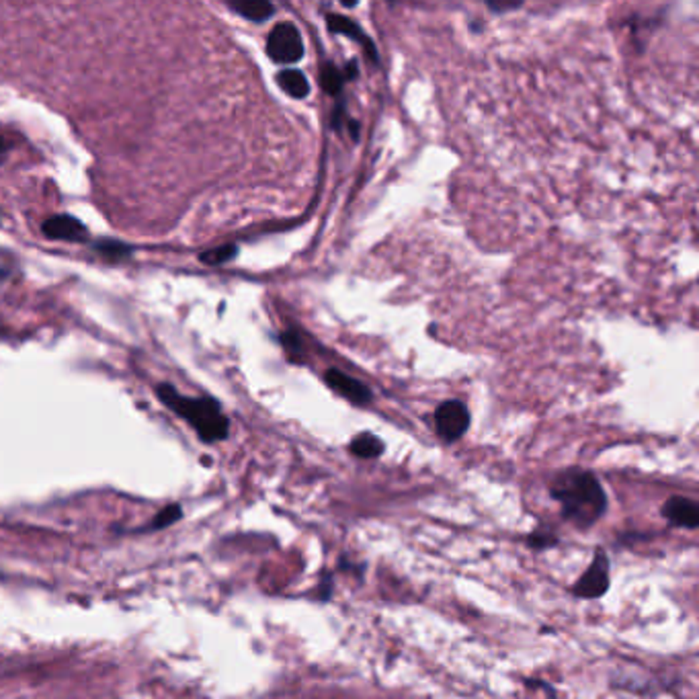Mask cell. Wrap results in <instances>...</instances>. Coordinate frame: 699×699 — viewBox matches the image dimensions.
I'll use <instances>...</instances> for the list:
<instances>
[{
  "mask_svg": "<svg viewBox=\"0 0 699 699\" xmlns=\"http://www.w3.org/2000/svg\"><path fill=\"white\" fill-rule=\"evenodd\" d=\"M550 495L560 503L562 517L578 529H589L608 511V495L595 474L568 468L554 476Z\"/></svg>",
  "mask_w": 699,
  "mask_h": 699,
  "instance_id": "obj_1",
  "label": "cell"
},
{
  "mask_svg": "<svg viewBox=\"0 0 699 699\" xmlns=\"http://www.w3.org/2000/svg\"><path fill=\"white\" fill-rule=\"evenodd\" d=\"M156 394L158 401L164 406H169L175 415L185 418V421L195 429L197 437L202 439L203 443H218L228 437L230 423L214 398L183 396L169 384L158 385Z\"/></svg>",
  "mask_w": 699,
  "mask_h": 699,
  "instance_id": "obj_2",
  "label": "cell"
},
{
  "mask_svg": "<svg viewBox=\"0 0 699 699\" xmlns=\"http://www.w3.org/2000/svg\"><path fill=\"white\" fill-rule=\"evenodd\" d=\"M267 54L273 62L291 66L302 60L304 42L294 23H277L267 37Z\"/></svg>",
  "mask_w": 699,
  "mask_h": 699,
  "instance_id": "obj_3",
  "label": "cell"
},
{
  "mask_svg": "<svg viewBox=\"0 0 699 699\" xmlns=\"http://www.w3.org/2000/svg\"><path fill=\"white\" fill-rule=\"evenodd\" d=\"M608 591H609V558L605 554V550L599 548L589 568L583 572V576L578 578L575 587H572V592L581 599H599Z\"/></svg>",
  "mask_w": 699,
  "mask_h": 699,
  "instance_id": "obj_4",
  "label": "cell"
},
{
  "mask_svg": "<svg viewBox=\"0 0 699 699\" xmlns=\"http://www.w3.org/2000/svg\"><path fill=\"white\" fill-rule=\"evenodd\" d=\"M435 427L437 435L443 441H457L464 437V433L470 427V412L468 406L459 401H448L439 404L435 410Z\"/></svg>",
  "mask_w": 699,
  "mask_h": 699,
  "instance_id": "obj_5",
  "label": "cell"
},
{
  "mask_svg": "<svg viewBox=\"0 0 699 699\" xmlns=\"http://www.w3.org/2000/svg\"><path fill=\"white\" fill-rule=\"evenodd\" d=\"M661 512L671 525H675V528H683V529L699 528V504L694 501V498L671 496L669 501L663 504Z\"/></svg>",
  "mask_w": 699,
  "mask_h": 699,
  "instance_id": "obj_6",
  "label": "cell"
},
{
  "mask_svg": "<svg viewBox=\"0 0 699 699\" xmlns=\"http://www.w3.org/2000/svg\"><path fill=\"white\" fill-rule=\"evenodd\" d=\"M324 379H326V384H329L330 388L337 392V394L347 398V401L353 404L363 406V404L371 402V390L368 388V385L361 384L355 377L343 374V371L329 369L324 374Z\"/></svg>",
  "mask_w": 699,
  "mask_h": 699,
  "instance_id": "obj_7",
  "label": "cell"
},
{
  "mask_svg": "<svg viewBox=\"0 0 699 699\" xmlns=\"http://www.w3.org/2000/svg\"><path fill=\"white\" fill-rule=\"evenodd\" d=\"M42 232L52 241H68V242H83L86 238V228L81 219L68 214L52 216L45 219Z\"/></svg>",
  "mask_w": 699,
  "mask_h": 699,
  "instance_id": "obj_8",
  "label": "cell"
},
{
  "mask_svg": "<svg viewBox=\"0 0 699 699\" xmlns=\"http://www.w3.org/2000/svg\"><path fill=\"white\" fill-rule=\"evenodd\" d=\"M326 25H329V29L332 33H338V36H345V37L353 39V42H357L359 45H363V50H365V54H368V58L374 60V62H377V52H376L374 42H371V39L365 36L363 29L359 28L355 21H351L349 17L332 15V12H330V15H326Z\"/></svg>",
  "mask_w": 699,
  "mask_h": 699,
  "instance_id": "obj_9",
  "label": "cell"
},
{
  "mask_svg": "<svg viewBox=\"0 0 699 699\" xmlns=\"http://www.w3.org/2000/svg\"><path fill=\"white\" fill-rule=\"evenodd\" d=\"M228 6L232 11H236L241 17L255 23L267 21L273 12H275V6L267 3V0H232V3H228Z\"/></svg>",
  "mask_w": 699,
  "mask_h": 699,
  "instance_id": "obj_10",
  "label": "cell"
},
{
  "mask_svg": "<svg viewBox=\"0 0 699 699\" xmlns=\"http://www.w3.org/2000/svg\"><path fill=\"white\" fill-rule=\"evenodd\" d=\"M277 84L282 86L283 92H288L294 99H304L310 95V83L304 76V72L296 68H285L277 75Z\"/></svg>",
  "mask_w": 699,
  "mask_h": 699,
  "instance_id": "obj_11",
  "label": "cell"
},
{
  "mask_svg": "<svg viewBox=\"0 0 699 699\" xmlns=\"http://www.w3.org/2000/svg\"><path fill=\"white\" fill-rule=\"evenodd\" d=\"M349 449L353 456L361 459H374L384 454V441L379 437H376L374 433H361V435L353 439Z\"/></svg>",
  "mask_w": 699,
  "mask_h": 699,
  "instance_id": "obj_12",
  "label": "cell"
},
{
  "mask_svg": "<svg viewBox=\"0 0 699 699\" xmlns=\"http://www.w3.org/2000/svg\"><path fill=\"white\" fill-rule=\"evenodd\" d=\"M183 519V507L181 504L172 503V504H166L164 509H161L156 512V517L152 519V523L146 525V528H139L138 534H150V531H161L171 528V525L179 523Z\"/></svg>",
  "mask_w": 699,
  "mask_h": 699,
  "instance_id": "obj_13",
  "label": "cell"
},
{
  "mask_svg": "<svg viewBox=\"0 0 699 699\" xmlns=\"http://www.w3.org/2000/svg\"><path fill=\"white\" fill-rule=\"evenodd\" d=\"M343 83H345V75L335 64H326L321 70V84L329 95H338V92L343 91Z\"/></svg>",
  "mask_w": 699,
  "mask_h": 699,
  "instance_id": "obj_14",
  "label": "cell"
},
{
  "mask_svg": "<svg viewBox=\"0 0 699 699\" xmlns=\"http://www.w3.org/2000/svg\"><path fill=\"white\" fill-rule=\"evenodd\" d=\"M236 252H238V249L234 244H224V246H218V249L202 252L199 258H202L205 265H224V263H228L230 258H234Z\"/></svg>",
  "mask_w": 699,
  "mask_h": 699,
  "instance_id": "obj_15",
  "label": "cell"
},
{
  "mask_svg": "<svg viewBox=\"0 0 699 699\" xmlns=\"http://www.w3.org/2000/svg\"><path fill=\"white\" fill-rule=\"evenodd\" d=\"M525 542H528V545L531 550H548V548H554V545L558 544V537H556V534L552 529H544V528H539V529H536V531H531V534L528 536V539H525Z\"/></svg>",
  "mask_w": 699,
  "mask_h": 699,
  "instance_id": "obj_16",
  "label": "cell"
},
{
  "mask_svg": "<svg viewBox=\"0 0 699 699\" xmlns=\"http://www.w3.org/2000/svg\"><path fill=\"white\" fill-rule=\"evenodd\" d=\"M95 249L101 252V255L111 258V261H119V258H125L131 255V246L117 241H101L97 242Z\"/></svg>",
  "mask_w": 699,
  "mask_h": 699,
  "instance_id": "obj_17",
  "label": "cell"
},
{
  "mask_svg": "<svg viewBox=\"0 0 699 699\" xmlns=\"http://www.w3.org/2000/svg\"><path fill=\"white\" fill-rule=\"evenodd\" d=\"M282 343H283V349L288 351V355L291 359H298V357L304 355L302 337H299L296 330H285L282 335Z\"/></svg>",
  "mask_w": 699,
  "mask_h": 699,
  "instance_id": "obj_18",
  "label": "cell"
},
{
  "mask_svg": "<svg viewBox=\"0 0 699 699\" xmlns=\"http://www.w3.org/2000/svg\"><path fill=\"white\" fill-rule=\"evenodd\" d=\"M332 589H335V584H332V575L330 572H324L322 581L318 584V599H321V601H329L332 595Z\"/></svg>",
  "mask_w": 699,
  "mask_h": 699,
  "instance_id": "obj_19",
  "label": "cell"
},
{
  "mask_svg": "<svg viewBox=\"0 0 699 699\" xmlns=\"http://www.w3.org/2000/svg\"><path fill=\"white\" fill-rule=\"evenodd\" d=\"M489 6L495 12H503V11L517 9V6H521V3H489Z\"/></svg>",
  "mask_w": 699,
  "mask_h": 699,
  "instance_id": "obj_20",
  "label": "cell"
},
{
  "mask_svg": "<svg viewBox=\"0 0 699 699\" xmlns=\"http://www.w3.org/2000/svg\"><path fill=\"white\" fill-rule=\"evenodd\" d=\"M3 152H4V139L0 136V156H3Z\"/></svg>",
  "mask_w": 699,
  "mask_h": 699,
  "instance_id": "obj_21",
  "label": "cell"
}]
</instances>
